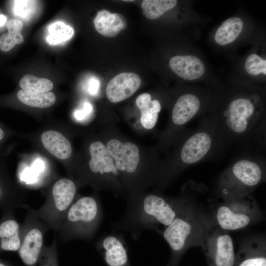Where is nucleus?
Returning a JSON list of instances; mask_svg holds the SVG:
<instances>
[{"label": "nucleus", "instance_id": "obj_1", "mask_svg": "<svg viewBox=\"0 0 266 266\" xmlns=\"http://www.w3.org/2000/svg\"><path fill=\"white\" fill-rule=\"evenodd\" d=\"M186 204L184 200L157 194L133 195L128 199L121 217L112 224V229L128 232L134 239L146 230L162 234Z\"/></svg>", "mask_w": 266, "mask_h": 266}, {"label": "nucleus", "instance_id": "obj_2", "mask_svg": "<svg viewBox=\"0 0 266 266\" xmlns=\"http://www.w3.org/2000/svg\"><path fill=\"white\" fill-rule=\"evenodd\" d=\"M265 178L264 154L246 152L233 161L222 173L217 182V192L223 200L250 195Z\"/></svg>", "mask_w": 266, "mask_h": 266}, {"label": "nucleus", "instance_id": "obj_3", "mask_svg": "<svg viewBox=\"0 0 266 266\" xmlns=\"http://www.w3.org/2000/svg\"><path fill=\"white\" fill-rule=\"evenodd\" d=\"M103 218L101 203L94 196L77 198L67 210L58 232L64 241L89 240L96 233Z\"/></svg>", "mask_w": 266, "mask_h": 266}, {"label": "nucleus", "instance_id": "obj_4", "mask_svg": "<svg viewBox=\"0 0 266 266\" xmlns=\"http://www.w3.org/2000/svg\"><path fill=\"white\" fill-rule=\"evenodd\" d=\"M206 220L188 209L187 204L162 234L169 246L171 255L167 266H177L186 251L200 246Z\"/></svg>", "mask_w": 266, "mask_h": 266}, {"label": "nucleus", "instance_id": "obj_5", "mask_svg": "<svg viewBox=\"0 0 266 266\" xmlns=\"http://www.w3.org/2000/svg\"><path fill=\"white\" fill-rule=\"evenodd\" d=\"M77 189L72 180L60 178L53 183L40 208L34 209L28 206L25 209L45 222L51 229L58 232L65 215L77 198Z\"/></svg>", "mask_w": 266, "mask_h": 266}, {"label": "nucleus", "instance_id": "obj_6", "mask_svg": "<svg viewBox=\"0 0 266 266\" xmlns=\"http://www.w3.org/2000/svg\"><path fill=\"white\" fill-rule=\"evenodd\" d=\"M223 200L216 211L215 216L216 224L225 231L245 228L261 217L260 208L250 194Z\"/></svg>", "mask_w": 266, "mask_h": 266}, {"label": "nucleus", "instance_id": "obj_7", "mask_svg": "<svg viewBox=\"0 0 266 266\" xmlns=\"http://www.w3.org/2000/svg\"><path fill=\"white\" fill-rule=\"evenodd\" d=\"M208 266H234L236 255L233 239L216 223L206 221L200 245Z\"/></svg>", "mask_w": 266, "mask_h": 266}, {"label": "nucleus", "instance_id": "obj_8", "mask_svg": "<svg viewBox=\"0 0 266 266\" xmlns=\"http://www.w3.org/2000/svg\"><path fill=\"white\" fill-rule=\"evenodd\" d=\"M51 229L27 211L21 226V246L17 252L25 266H37L44 247V237Z\"/></svg>", "mask_w": 266, "mask_h": 266}, {"label": "nucleus", "instance_id": "obj_9", "mask_svg": "<svg viewBox=\"0 0 266 266\" xmlns=\"http://www.w3.org/2000/svg\"><path fill=\"white\" fill-rule=\"evenodd\" d=\"M123 236L110 234L98 239L96 248L107 266H131Z\"/></svg>", "mask_w": 266, "mask_h": 266}, {"label": "nucleus", "instance_id": "obj_10", "mask_svg": "<svg viewBox=\"0 0 266 266\" xmlns=\"http://www.w3.org/2000/svg\"><path fill=\"white\" fill-rule=\"evenodd\" d=\"M106 147L114 160L118 170L130 174L136 171L140 158L137 145L113 139L107 142Z\"/></svg>", "mask_w": 266, "mask_h": 266}, {"label": "nucleus", "instance_id": "obj_11", "mask_svg": "<svg viewBox=\"0 0 266 266\" xmlns=\"http://www.w3.org/2000/svg\"><path fill=\"white\" fill-rule=\"evenodd\" d=\"M202 103L200 97L193 93L181 95L172 108L171 122L176 130H183L186 125L201 113Z\"/></svg>", "mask_w": 266, "mask_h": 266}, {"label": "nucleus", "instance_id": "obj_12", "mask_svg": "<svg viewBox=\"0 0 266 266\" xmlns=\"http://www.w3.org/2000/svg\"><path fill=\"white\" fill-rule=\"evenodd\" d=\"M28 206L23 192L9 176L0 163V208L2 211H13L18 208L26 209Z\"/></svg>", "mask_w": 266, "mask_h": 266}, {"label": "nucleus", "instance_id": "obj_13", "mask_svg": "<svg viewBox=\"0 0 266 266\" xmlns=\"http://www.w3.org/2000/svg\"><path fill=\"white\" fill-rule=\"evenodd\" d=\"M140 77L133 72H122L108 83L106 94L108 99L116 103L131 97L140 87Z\"/></svg>", "mask_w": 266, "mask_h": 266}, {"label": "nucleus", "instance_id": "obj_14", "mask_svg": "<svg viewBox=\"0 0 266 266\" xmlns=\"http://www.w3.org/2000/svg\"><path fill=\"white\" fill-rule=\"evenodd\" d=\"M265 240L253 237L244 241L236 255L234 266H266Z\"/></svg>", "mask_w": 266, "mask_h": 266}, {"label": "nucleus", "instance_id": "obj_15", "mask_svg": "<svg viewBox=\"0 0 266 266\" xmlns=\"http://www.w3.org/2000/svg\"><path fill=\"white\" fill-rule=\"evenodd\" d=\"M14 212L2 211L0 219V253L18 252L21 246V226Z\"/></svg>", "mask_w": 266, "mask_h": 266}, {"label": "nucleus", "instance_id": "obj_16", "mask_svg": "<svg viewBox=\"0 0 266 266\" xmlns=\"http://www.w3.org/2000/svg\"><path fill=\"white\" fill-rule=\"evenodd\" d=\"M89 152L91 159L88 166L93 176H103L106 174L118 175V170L114 160L103 143L99 141L92 142L89 146Z\"/></svg>", "mask_w": 266, "mask_h": 266}, {"label": "nucleus", "instance_id": "obj_17", "mask_svg": "<svg viewBox=\"0 0 266 266\" xmlns=\"http://www.w3.org/2000/svg\"><path fill=\"white\" fill-rule=\"evenodd\" d=\"M169 67L179 76L187 80H195L201 77L205 66L198 57L191 56H175L169 60Z\"/></svg>", "mask_w": 266, "mask_h": 266}, {"label": "nucleus", "instance_id": "obj_18", "mask_svg": "<svg viewBox=\"0 0 266 266\" xmlns=\"http://www.w3.org/2000/svg\"><path fill=\"white\" fill-rule=\"evenodd\" d=\"M95 28L100 34L106 37H114L127 26L125 17L119 13H111L102 9L99 11L94 20Z\"/></svg>", "mask_w": 266, "mask_h": 266}, {"label": "nucleus", "instance_id": "obj_19", "mask_svg": "<svg viewBox=\"0 0 266 266\" xmlns=\"http://www.w3.org/2000/svg\"><path fill=\"white\" fill-rule=\"evenodd\" d=\"M40 139L44 148L55 158L65 160L70 157L72 153L70 143L59 132L47 130L41 134Z\"/></svg>", "mask_w": 266, "mask_h": 266}, {"label": "nucleus", "instance_id": "obj_20", "mask_svg": "<svg viewBox=\"0 0 266 266\" xmlns=\"http://www.w3.org/2000/svg\"><path fill=\"white\" fill-rule=\"evenodd\" d=\"M136 104L141 111L140 122L143 127L147 130L153 129L161 110L160 101L157 100H152L151 95L144 93L137 97Z\"/></svg>", "mask_w": 266, "mask_h": 266}, {"label": "nucleus", "instance_id": "obj_21", "mask_svg": "<svg viewBox=\"0 0 266 266\" xmlns=\"http://www.w3.org/2000/svg\"><path fill=\"white\" fill-rule=\"evenodd\" d=\"M243 26V22L239 17L228 19L217 29L215 35L216 42L221 45L232 42L239 35Z\"/></svg>", "mask_w": 266, "mask_h": 266}, {"label": "nucleus", "instance_id": "obj_22", "mask_svg": "<svg viewBox=\"0 0 266 266\" xmlns=\"http://www.w3.org/2000/svg\"><path fill=\"white\" fill-rule=\"evenodd\" d=\"M19 86L21 90L34 95L49 92L54 87L50 80L29 74L22 77Z\"/></svg>", "mask_w": 266, "mask_h": 266}, {"label": "nucleus", "instance_id": "obj_23", "mask_svg": "<svg viewBox=\"0 0 266 266\" xmlns=\"http://www.w3.org/2000/svg\"><path fill=\"white\" fill-rule=\"evenodd\" d=\"M177 3L176 0H144L141 7L145 17L154 20L173 8Z\"/></svg>", "mask_w": 266, "mask_h": 266}, {"label": "nucleus", "instance_id": "obj_24", "mask_svg": "<svg viewBox=\"0 0 266 266\" xmlns=\"http://www.w3.org/2000/svg\"><path fill=\"white\" fill-rule=\"evenodd\" d=\"M17 97L20 102L28 106L40 108L49 107L56 100L55 95L50 92L34 95L20 90L17 93Z\"/></svg>", "mask_w": 266, "mask_h": 266}, {"label": "nucleus", "instance_id": "obj_25", "mask_svg": "<svg viewBox=\"0 0 266 266\" xmlns=\"http://www.w3.org/2000/svg\"><path fill=\"white\" fill-rule=\"evenodd\" d=\"M46 41L50 45H56L70 39L74 34V30L65 23L57 21L48 27Z\"/></svg>", "mask_w": 266, "mask_h": 266}, {"label": "nucleus", "instance_id": "obj_26", "mask_svg": "<svg viewBox=\"0 0 266 266\" xmlns=\"http://www.w3.org/2000/svg\"><path fill=\"white\" fill-rule=\"evenodd\" d=\"M37 266H59L57 237L49 246H44Z\"/></svg>", "mask_w": 266, "mask_h": 266}, {"label": "nucleus", "instance_id": "obj_27", "mask_svg": "<svg viewBox=\"0 0 266 266\" xmlns=\"http://www.w3.org/2000/svg\"><path fill=\"white\" fill-rule=\"evenodd\" d=\"M246 71L249 74L256 76L260 73L266 74V61L255 54H250L245 63Z\"/></svg>", "mask_w": 266, "mask_h": 266}, {"label": "nucleus", "instance_id": "obj_28", "mask_svg": "<svg viewBox=\"0 0 266 266\" xmlns=\"http://www.w3.org/2000/svg\"><path fill=\"white\" fill-rule=\"evenodd\" d=\"M24 40L21 33L11 35L8 33H4L0 36V50L2 52H8L16 44L22 43Z\"/></svg>", "mask_w": 266, "mask_h": 266}, {"label": "nucleus", "instance_id": "obj_29", "mask_svg": "<svg viewBox=\"0 0 266 266\" xmlns=\"http://www.w3.org/2000/svg\"><path fill=\"white\" fill-rule=\"evenodd\" d=\"M23 27V22L17 19H10L6 23L7 33L11 35L21 33Z\"/></svg>", "mask_w": 266, "mask_h": 266}, {"label": "nucleus", "instance_id": "obj_30", "mask_svg": "<svg viewBox=\"0 0 266 266\" xmlns=\"http://www.w3.org/2000/svg\"><path fill=\"white\" fill-rule=\"evenodd\" d=\"M92 109V105L89 103L86 102L82 110H77L75 112V117L78 120H81L90 114Z\"/></svg>", "mask_w": 266, "mask_h": 266}, {"label": "nucleus", "instance_id": "obj_31", "mask_svg": "<svg viewBox=\"0 0 266 266\" xmlns=\"http://www.w3.org/2000/svg\"><path fill=\"white\" fill-rule=\"evenodd\" d=\"M100 82L98 79L92 78L90 79L89 83L88 91L91 95H96L99 91Z\"/></svg>", "mask_w": 266, "mask_h": 266}, {"label": "nucleus", "instance_id": "obj_32", "mask_svg": "<svg viewBox=\"0 0 266 266\" xmlns=\"http://www.w3.org/2000/svg\"><path fill=\"white\" fill-rule=\"evenodd\" d=\"M7 134V131L3 127L0 125V144L2 142L6 137Z\"/></svg>", "mask_w": 266, "mask_h": 266}, {"label": "nucleus", "instance_id": "obj_33", "mask_svg": "<svg viewBox=\"0 0 266 266\" xmlns=\"http://www.w3.org/2000/svg\"><path fill=\"white\" fill-rule=\"evenodd\" d=\"M6 21V17L2 14H0V27L3 26Z\"/></svg>", "mask_w": 266, "mask_h": 266}, {"label": "nucleus", "instance_id": "obj_34", "mask_svg": "<svg viewBox=\"0 0 266 266\" xmlns=\"http://www.w3.org/2000/svg\"><path fill=\"white\" fill-rule=\"evenodd\" d=\"M0 266H13L0 259Z\"/></svg>", "mask_w": 266, "mask_h": 266}]
</instances>
